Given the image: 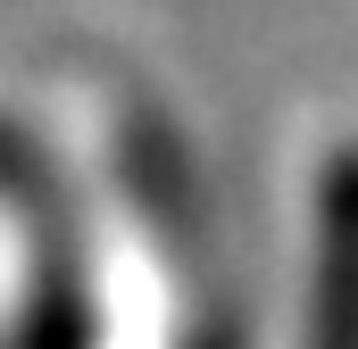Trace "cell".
I'll return each mask as SVG.
<instances>
[{"label": "cell", "mask_w": 358, "mask_h": 349, "mask_svg": "<svg viewBox=\"0 0 358 349\" xmlns=\"http://www.w3.org/2000/svg\"><path fill=\"white\" fill-rule=\"evenodd\" d=\"M17 349H92V291H84V266H76L67 225H50V242H42V266H34V299H25V333H17Z\"/></svg>", "instance_id": "7a4b0ae2"}, {"label": "cell", "mask_w": 358, "mask_h": 349, "mask_svg": "<svg viewBox=\"0 0 358 349\" xmlns=\"http://www.w3.org/2000/svg\"><path fill=\"white\" fill-rule=\"evenodd\" d=\"M192 349H242V341H234V325H208V333H200Z\"/></svg>", "instance_id": "3957f363"}, {"label": "cell", "mask_w": 358, "mask_h": 349, "mask_svg": "<svg viewBox=\"0 0 358 349\" xmlns=\"http://www.w3.org/2000/svg\"><path fill=\"white\" fill-rule=\"evenodd\" d=\"M308 349H358V142L325 158L317 183V291Z\"/></svg>", "instance_id": "6da1fadb"}]
</instances>
